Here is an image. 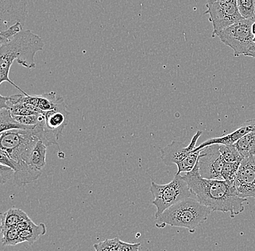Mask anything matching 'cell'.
Here are the masks:
<instances>
[{
  "instance_id": "6da1fadb",
  "label": "cell",
  "mask_w": 255,
  "mask_h": 251,
  "mask_svg": "<svg viewBox=\"0 0 255 251\" xmlns=\"http://www.w3.org/2000/svg\"><path fill=\"white\" fill-rule=\"evenodd\" d=\"M191 193L200 204L212 212L230 213L231 218L245 211L247 198L239 196L235 184L225 180H207L201 177L197 161L191 172L182 176Z\"/></svg>"
},
{
  "instance_id": "7a4b0ae2",
  "label": "cell",
  "mask_w": 255,
  "mask_h": 251,
  "mask_svg": "<svg viewBox=\"0 0 255 251\" xmlns=\"http://www.w3.org/2000/svg\"><path fill=\"white\" fill-rule=\"evenodd\" d=\"M44 47L42 39L30 30H23L7 44L0 46V84L7 81L24 95H28L9 79L10 68L15 60L25 68H36L35 55Z\"/></svg>"
},
{
  "instance_id": "3957f363",
  "label": "cell",
  "mask_w": 255,
  "mask_h": 251,
  "mask_svg": "<svg viewBox=\"0 0 255 251\" xmlns=\"http://www.w3.org/2000/svg\"><path fill=\"white\" fill-rule=\"evenodd\" d=\"M212 212L197 200L188 198L168 208L157 217L156 225H167L194 231L207 220Z\"/></svg>"
},
{
  "instance_id": "277c9868",
  "label": "cell",
  "mask_w": 255,
  "mask_h": 251,
  "mask_svg": "<svg viewBox=\"0 0 255 251\" xmlns=\"http://www.w3.org/2000/svg\"><path fill=\"white\" fill-rule=\"evenodd\" d=\"M150 192L154 198L152 204L157 208L155 219L168 208L190 198L192 195L187 182L183 180L182 176L177 174L173 180L166 185H158L151 182Z\"/></svg>"
},
{
  "instance_id": "5b68a950",
  "label": "cell",
  "mask_w": 255,
  "mask_h": 251,
  "mask_svg": "<svg viewBox=\"0 0 255 251\" xmlns=\"http://www.w3.org/2000/svg\"><path fill=\"white\" fill-rule=\"evenodd\" d=\"M202 134V131H198L191 139L187 147H185L182 142L173 140L166 147L162 148L161 158L164 164L166 166L175 164L178 166L177 174L192 171L198 161L199 155L202 151V149L198 151L196 150V144Z\"/></svg>"
},
{
  "instance_id": "8992f818",
  "label": "cell",
  "mask_w": 255,
  "mask_h": 251,
  "mask_svg": "<svg viewBox=\"0 0 255 251\" xmlns=\"http://www.w3.org/2000/svg\"><path fill=\"white\" fill-rule=\"evenodd\" d=\"M255 21L254 19H242L218 35L221 42L234 50L236 57L255 51V36L252 32Z\"/></svg>"
},
{
  "instance_id": "52a82bcc",
  "label": "cell",
  "mask_w": 255,
  "mask_h": 251,
  "mask_svg": "<svg viewBox=\"0 0 255 251\" xmlns=\"http://www.w3.org/2000/svg\"><path fill=\"white\" fill-rule=\"evenodd\" d=\"M205 14L209 15V20L213 24V37L226 28L244 18L239 12L237 0H226L213 4H207Z\"/></svg>"
},
{
  "instance_id": "ba28073f",
  "label": "cell",
  "mask_w": 255,
  "mask_h": 251,
  "mask_svg": "<svg viewBox=\"0 0 255 251\" xmlns=\"http://www.w3.org/2000/svg\"><path fill=\"white\" fill-rule=\"evenodd\" d=\"M44 116V137L47 146L58 145L64 129L69 121L70 112L66 110L65 100L59 97L55 108L43 113Z\"/></svg>"
},
{
  "instance_id": "9c48e42d",
  "label": "cell",
  "mask_w": 255,
  "mask_h": 251,
  "mask_svg": "<svg viewBox=\"0 0 255 251\" xmlns=\"http://www.w3.org/2000/svg\"><path fill=\"white\" fill-rule=\"evenodd\" d=\"M225 162L220 152V145L202 148L198 158L201 177L207 180H223L221 172Z\"/></svg>"
},
{
  "instance_id": "30bf717a",
  "label": "cell",
  "mask_w": 255,
  "mask_h": 251,
  "mask_svg": "<svg viewBox=\"0 0 255 251\" xmlns=\"http://www.w3.org/2000/svg\"><path fill=\"white\" fill-rule=\"evenodd\" d=\"M28 14V0H0V28L7 29L17 23L24 25Z\"/></svg>"
},
{
  "instance_id": "8fae6325",
  "label": "cell",
  "mask_w": 255,
  "mask_h": 251,
  "mask_svg": "<svg viewBox=\"0 0 255 251\" xmlns=\"http://www.w3.org/2000/svg\"><path fill=\"white\" fill-rule=\"evenodd\" d=\"M235 186L239 196L243 198L255 200V159L254 157L244 158L239 166Z\"/></svg>"
},
{
  "instance_id": "7c38bea8",
  "label": "cell",
  "mask_w": 255,
  "mask_h": 251,
  "mask_svg": "<svg viewBox=\"0 0 255 251\" xmlns=\"http://www.w3.org/2000/svg\"><path fill=\"white\" fill-rule=\"evenodd\" d=\"M253 132H255V118L245 121L243 124L240 126V127H239L232 133L223 136L221 137L210 139V140L204 142L203 143L196 148V150L198 151L205 147L212 145H234L244 136Z\"/></svg>"
},
{
  "instance_id": "4fadbf2b",
  "label": "cell",
  "mask_w": 255,
  "mask_h": 251,
  "mask_svg": "<svg viewBox=\"0 0 255 251\" xmlns=\"http://www.w3.org/2000/svg\"><path fill=\"white\" fill-rule=\"evenodd\" d=\"M13 185L16 187L25 186L38 180L42 171L24 162H16Z\"/></svg>"
},
{
  "instance_id": "5bb4252c",
  "label": "cell",
  "mask_w": 255,
  "mask_h": 251,
  "mask_svg": "<svg viewBox=\"0 0 255 251\" xmlns=\"http://www.w3.org/2000/svg\"><path fill=\"white\" fill-rule=\"evenodd\" d=\"M47 148V145L43 141L39 140L30 151L26 164L42 171L46 165Z\"/></svg>"
},
{
  "instance_id": "9a60e30c",
  "label": "cell",
  "mask_w": 255,
  "mask_h": 251,
  "mask_svg": "<svg viewBox=\"0 0 255 251\" xmlns=\"http://www.w3.org/2000/svg\"><path fill=\"white\" fill-rule=\"evenodd\" d=\"M29 219V217L23 211L12 208L7 212L1 214V232L14 228L19 222Z\"/></svg>"
},
{
  "instance_id": "2e32d148",
  "label": "cell",
  "mask_w": 255,
  "mask_h": 251,
  "mask_svg": "<svg viewBox=\"0 0 255 251\" xmlns=\"http://www.w3.org/2000/svg\"><path fill=\"white\" fill-rule=\"evenodd\" d=\"M35 126H25L15 121L10 110L0 109V132H7L12 129H33Z\"/></svg>"
},
{
  "instance_id": "e0dca14e",
  "label": "cell",
  "mask_w": 255,
  "mask_h": 251,
  "mask_svg": "<svg viewBox=\"0 0 255 251\" xmlns=\"http://www.w3.org/2000/svg\"><path fill=\"white\" fill-rule=\"evenodd\" d=\"M234 145L244 158L253 157L255 154V132L244 136Z\"/></svg>"
},
{
  "instance_id": "ac0fdd59",
  "label": "cell",
  "mask_w": 255,
  "mask_h": 251,
  "mask_svg": "<svg viewBox=\"0 0 255 251\" xmlns=\"http://www.w3.org/2000/svg\"><path fill=\"white\" fill-rule=\"evenodd\" d=\"M46 233L47 228L44 223L38 225L33 223L29 228L20 232V238L23 242H27L30 246H32L39 239L40 237L44 236Z\"/></svg>"
},
{
  "instance_id": "d6986e66",
  "label": "cell",
  "mask_w": 255,
  "mask_h": 251,
  "mask_svg": "<svg viewBox=\"0 0 255 251\" xmlns=\"http://www.w3.org/2000/svg\"><path fill=\"white\" fill-rule=\"evenodd\" d=\"M220 152L226 162H242L244 158L236 148L235 145H220Z\"/></svg>"
},
{
  "instance_id": "ffe728a7",
  "label": "cell",
  "mask_w": 255,
  "mask_h": 251,
  "mask_svg": "<svg viewBox=\"0 0 255 251\" xmlns=\"http://www.w3.org/2000/svg\"><path fill=\"white\" fill-rule=\"evenodd\" d=\"M2 235L1 244L4 246H15L17 244L23 243L20 238V232L15 227L7 229L4 231L1 232Z\"/></svg>"
},
{
  "instance_id": "44dd1931",
  "label": "cell",
  "mask_w": 255,
  "mask_h": 251,
  "mask_svg": "<svg viewBox=\"0 0 255 251\" xmlns=\"http://www.w3.org/2000/svg\"><path fill=\"white\" fill-rule=\"evenodd\" d=\"M241 15L245 19L255 20V0H237Z\"/></svg>"
},
{
  "instance_id": "7402d4cb",
  "label": "cell",
  "mask_w": 255,
  "mask_h": 251,
  "mask_svg": "<svg viewBox=\"0 0 255 251\" xmlns=\"http://www.w3.org/2000/svg\"><path fill=\"white\" fill-rule=\"evenodd\" d=\"M241 163L242 162H225L222 172H221V177H222L223 180L235 184L237 173H238Z\"/></svg>"
},
{
  "instance_id": "603a6c76",
  "label": "cell",
  "mask_w": 255,
  "mask_h": 251,
  "mask_svg": "<svg viewBox=\"0 0 255 251\" xmlns=\"http://www.w3.org/2000/svg\"><path fill=\"white\" fill-rule=\"evenodd\" d=\"M23 25L21 23H17L4 31H0V46L7 44L16 35L18 34L20 31H23Z\"/></svg>"
},
{
  "instance_id": "cb8c5ba5",
  "label": "cell",
  "mask_w": 255,
  "mask_h": 251,
  "mask_svg": "<svg viewBox=\"0 0 255 251\" xmlns=\"http://www.w3.org/2000/svg\"><path fill=\"white\" fill-rule=\"evenodd\" d=\"M12 116L15 121L25 126H36L44 118L43 113H38L32 116H15V115H12Z\"/></svg>"
},
{
  "instance_id": "d4e9b609",
  "label": "cell",
  "mask_w": 255,
  "mask_h": 251,
  "mask_svg": "<svg viewBox=\"0 0 255 251\" xmlns=\"http://www.w3.org/2000/svg\"><path fill=\"white\" fill-rule=\"evenodd\" d=\"M15 171L9 166L0 164V183L4 185L8 181L14 178Z\"/></svg>"
},
{
  "instance_id": "484cf974",
  "label": "cell",
  "mask_w": 255,
  "mask_h": 251,
  "mask_svg": "<svg viewBox=\"0 0 255 251\" xmlns=\"http://www.w3.org/2000/svg\"><path fill=\"white\" fill-rule=\"evenodd\" d=\"M33 224V221H32L31 219H29V220H24L19 222V223L16 225L15 228L19 232H22L23 231V230L29 228Z\"/></svg>"
},
{
  "instance_id": "4316f807",
  "label": "cell",
  "mask_w": 255,
  "mask_h": 251,
  "mask_svg": "<svg viewBox=\"0 0 255 251\" xmlns=\"http://www.w3.org/2000/svg\"><path fill=\"white\" fill-rule=\"evenodd\" d=\"M95 249L96 251H107L106 250H105V248L103 247L102 243H100V244L95 245Z\"/></svg>"
},
{
  "instance_id": "83f0119b",
  "label": "cell",
  "mask_w": 255,
  "mask_h": 251,
  "mask_svg": "<svg viewBox=\"0 0 255 251\" xmlns=\"http://www.w3.org/2000/svg\"><path fill=\"white\" fill-rule=\"evenodd\" d=\"M221 1H226V0H207V4H213V3Z\"/></svg>"
},
{
  "instance_id": "f1b7e54d",
  "label": "cell",
  "mask_w": 255,
  "mask_h": 251,
  "mask_svg": "<svg viewBox=\"0 0 255 251\" xmlns=\"http://www.w3.org/2000/svg\"><path fill=\"white\" fill-rule=\"evenodd\" d=\"M245 56H248V57H255V51H253V52H249V53L246 54Z\"/></svg>"
},
{
  "instance_id": "f546056e",
  "label": "cell",
  "mask_w": 255,
  "mask_h": 251,
  "mask_svg": "<svg viewBox=\"0 0 255 251\" xmlns=\"http://www.w3.org/2000/svg\"><path fill=\"white\" fill-rule=\"evenodd\" d=\"M252 32H253V34L255 36V21L253 23V25H252Z\"/></svg>"
},
{
  "instance_id": "4dcf8cb0",
  "label": "cell",
  "mask_w": 255,
  "mask_h": 251,
  "mask_svg": "<svg viewBox=\"0 0 255 251\" xmlns=\"http://www.w3.org/2000/svg\"><path fill=\"white\" fill-rule=\"evenodd\" d=\"M253 41L255 43V36H254V38H253Z\"/></svg>"
},
{
  "instance_id": "1f68e13d",
  "label": "cell",
  "mask_w": 255,
  "mask_h": 251,
  "mask_svg": "<svg viewBox=\"0 0 255 251\" xmlns=\"http://www.w3.org/2000/svg\"><path fill=\"white\" fill-rule=\"evenodd\" d=\"M253 157H254V158L255 159V154L254 155V156H253Z\"/></svg>"
}]
</instances>
